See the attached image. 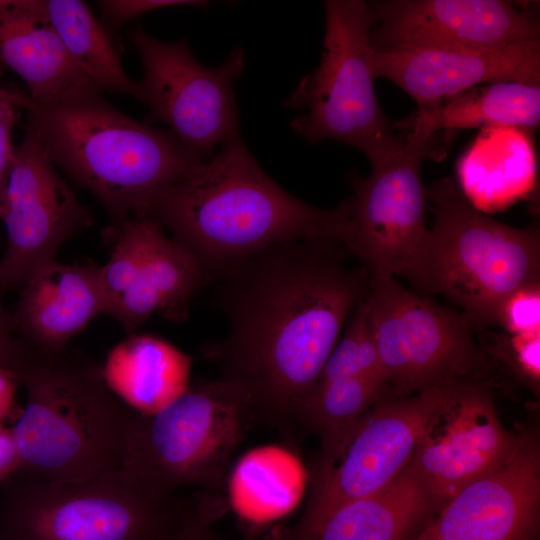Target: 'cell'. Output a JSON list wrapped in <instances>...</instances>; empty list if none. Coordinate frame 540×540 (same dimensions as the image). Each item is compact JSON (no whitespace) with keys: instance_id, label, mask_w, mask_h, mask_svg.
<instances>
[{"instance_id":"1","label":"cell","mask_w":540,"mask_h":540,"mask_svg":"<svg viewBox=\"0 0 540 540\" xmlns=\"http://www.w3.org/2000/svg\"><path fill=\"white\" fill-rule=\"evenodd\" d=\"M350 256L337 241H288L215 279L228 331L206 357L243 394L255 421L289 438L347 317L369 292L371 274L350 266Z\"/></svg>"},{"instance_id":"2","label":"cell","mask_w":540,"mask_h":540,"mask_svg":"<svg viewBox=\"0 0 540 540\" xmlns=\"http://www.w3.org/2000/svg\"><path fill=\"white\" fill-rule=\"evenodd\" d=\"M350 212L351 197L322 209L288 193L236 135L183 179L155 194L138 213L168 230L213 282L275 244L313 239L342 243Z\"/></svg>"},{"instance_id":"3","label":"cell","mask_w":540,"mask_h":540,"mask_svg":"<svg viewBox=\"0 0 540 540\" xmlns=\"http://www.w3.org/2000/svg\"><path fill=\"white\" fill-rule=\"evenodd\" d=\"M102 92L92 88L41 103L13 89V97L26 112L25 131L117 221L138 213L201 162L170 131L128 117Z\"/></svg>"},{"instance_id":"4","label":"cell","mask_w":540,"mask_h":540,"mask_svg":"<svg viewBox=\"0 0 540 540\" xmlns=\"http://www.w3.org/2000/svg\"><path fill=\"white\" fill-rule=\"evenodd\" d=\"M24 344L15 375L27 400L11 429L17 474L66 483L121 469L137 412L108 387L102 367L83 355Z\"/></svg>"},{"instance_id":"5","label":"cell","mask_w":540,"mask_h":540,"mask_svg":"<svg viewBox=\"0 0 540 540\" xmlns=\"http://www.w3.org/2000/svg\"><path fill=\"white\" fill-rule=\"evenodd\" d=\"M435 219L402 274L423 294H440L478 331L495 326L513 291L540 281V230L517 228L476 209L449 178L426 189Z\"/></svg>"},{"instance_id":"6","label":"cell","mask_w":540,"mask_h":540,"mask_svg":"<svg viewBox=\"0 0 540 540\" xmlns=\"http://www.w3.org/2000/svg\"><path fill=\"white\" fill-rule=\"evenodd\" d=\"M5 484L0 540H165L191 505L123 468L66 483L15 474Z\"/></svg>"},{"instance_id":"7","label":"cell","mask_w":540,"mask_h":540,"mask_svg":"<svg viewBox=\"0 0 540 540\" xmlns=\"http://www.w3.org/2000/svg\"><path fill=\"white\" fill-rule=\"evenodd\" d=\"M326 29L317 69L301 79L285 106L305 113L291 128L309 143L339 141L361 150L371 164L400 148L374 88L371 32L376 15L369 2H325Z\"/></svg>"},{"instance_id":"8","label":"cell","mask_w":540,"mask_h":540,"mask_svg":"<svg viewBox=\"0 0 540 540\" xmlns=\"http://www.w3.org/2000/svg\"><path fill=\"white\" fill-rule=\"evenodd\" d=\"M254 421L230 383H195L159 411L137 412L122 468L165 495L186 487L218 489Z\"/></svg>"},{"instance_id":"9","label":"cell","mask_w":540,"mask_h":540,"mask_svg":"<svg viewBox=\"0 0 540 540\" xmlns=\"http://www.w3.org/2000/svg\"><path fill=\"white\" fill-rule=\"evenodd\" d=\"M365 301L388 397L453 384L490 386L492 360L461 312L407 290L394 277H372Z\"/></svg>"},{"instance_id":"10","label":"cell","mask_w":540,"mask_h":540,"mask_svg":"<svg viewBox=\"0 0 540 540\" xmlns=\"http://www.w3.org/2000/svg\"><path fill=\"white\" fill-rule=\"evenodd\" d=\"M462 385L376 402L335 451L320 460L306 509L284 539L316 540L338 508L388 484L410 462L430 419Z\"/></svg>"},{"instance_id":"11","label":"cell","mask_w":540,"mask_h":540,"mask_svg":"<svg viewBox=\"0 0 540 540\" xmlns=\"http://www.w3.org/2000/svg\"><path fill=\"white\" fill-rule=\"evenodd\" d=\"M143 67L137 99L147 104L144 123H165L199 162L210 159L226 140L239 135L233 82L244 70V53L235 48L218 67H206L186 40L163 42L140 26L129 31Z\"/></svg>"},{"instance_id":"12","label":"cell","mask_w":540,"mask_h":540,"mask_svg":"<svg viewBox=\"0 0 540 540\" xmlns=\"http://www.w3.org/2000/svg\"><path fill=\"white\" fill-rule=\"evenodd\" d=\"M404 133V144L372 163L369 177L350 176L354 196L342 244L373 278L402 275L417 252L428 230L421 163L440 155V142L450 140L449 134Z\"/></svg>"},{"instance_id":"13","label":"cell","mask_w":540,"mask_h":540,"mask_svg":"<svg viewBox=\"0 0 540 540\" xmlns=\"http://www.w3.org/2000/svg\"><path fill=\"white\" fill-rule=\"evenodd\" d=\"M53 164L28 131L13 147L0 187V219L7 233L0 289H20L55 260L66 240L93 223Z\"/></svg>"},{"instance_id":"14","label":"cell","mask_w":540,"mask_h":540,"mask_svg":"<svg viewBox=\"0 0 540 540\" xmlns=\"http://www.w3.org/2000/svg\"><path fill=\"white\" fill-rule=\"evenodd\" d=\"M371 43L383 49L481 50L540 40L528 2L382 0L369 2Z\"/></svg>"},{"instance_id":"15","label":"cell","mask_w":540,"mask_h":540,"mask_svg":"<svg viewBox=\"0 0 540 540\" xmlns=\"http://www.w3.org/2000/svg\"><path fill=\"white\" fill-rule=\"evenodd\" d=\"M522 439L502 426L489 385L466 384L430 419L410 463L440 510L465 486L504 465Z\"/></svg>"},{"instance_id":"16","label":"cell","mask_w":540,"mask_h":540,"mask_svg":"<svg viewBox=\"0 0 540 540\" xmlns=\"http://www.w3.org/2000/svg\"><path fill=\"white\" fill-rule=\"evenodd\" d=\"M540 451L524 435L512 457L471 482L413 540H539Z\"/></svg>"},{"instance_id":"17","label":"cell","mask_w":540,"mask_h":540,"mask_svg":"<svg viewBox=\"0 0 540 540\" xmlns=\"http://www.w3.org/2000/svg\"><path fill=\"white\" fill-rule=\"evenodd\" d=\"M372 63L375 78L392 81L419 107H430L479 85H539L540 40L481 50L373 47Z\"/></svg>"},{"instance_id":"18","label":"cell","mask_w":540,"mask_h":540,"mask_svg":"<svg viewBox=\"0 0 540 540\" xmlns=\"http://www.w3.org/2000/svg\"><path fill=\"white\" fill-rule=\"evenodd\" d=\"M104 312L99 267L54 260L20 288L10 315L13 330L24 343L41 351L60 352Z\"/></svg>"},{"instance_id":"19","label":"cell","mask_w":540,"mask_h":540,"mask_svg":"<svg viewBox=\"0 0 540 540\" xmlns=\"http://www.w3.org/2000/svg\"><path fill=\"white\" fill-rule=\"evenodd\" d=\"M0 62L23 79L36 102L100 89L71 59L43 0H0Z\"/></svg>"},{"instance_id":"20","label":"cell","mask_w":540,"mask_h":540,"mask_svg":"<svg viewBox=\"0 0 540 540\" xmlns=\"http://www.w3.org/2000/svg\"><path fill=\"white\" fill-rule=\"evenodd\" d=\"M209 283L198 259L153 220L134 284L108 315L127 331L135 330L154 313L181 322L191 301Z\"/></svg>"},{"instance_id":"21","label":"cell","mask_w":540,"mask_h":540,"mask_svg":"<svg viewBox=\"0 0 540 540\" xmlns=\"http://www.w3.org/2000/svg\"><path fill=\"white\" fill-rule=\"evenodd\" d=\"M462 194L479 211L506 208L536 185L531 132L512 126L481 129L457 162Z\"/></svg>"},{"instance_id":"22","label":"cell","mask_w":540,"mask_h":540,"mask_svg":"<svg viewBox=\"0 0 540 540\" xmlns=\"http://www.w3.org/2000/svg\"><path fill=\"white\" fill-rule=\"evenodd\" d=\"M438 511L409 462L378 491L338 508L316 540H413Z\"/></svg>"},{"instance_id":"23","label":"cell","mask_w":540,"mask_h":540,"mask_svg":"<svg viewBox=\"0 0 540 540\" xmlns=\"http://www.w3.org/2000/svg\"><path fill=\"white\" fill-rule=\"evenodd\" d=\"M539 121V85L507 81L479 85L437 105L418 107L408 117L393 122V128L421 136L495 126L533 132Z\"/></svg>"},{"instance_id":"24","label":"cell","mask_w":540,"mask_h":540,"mask_svg":"<svg viewBox=\"0 0 540 540\" xmlns=\"http://www.w3.org/2000/svg\"><path fill=\"white\" fill-rule=\"evenodd\" d=\"M189 359L167 342L133 335L113 347L102 367L108 387L139 413H154L187 388Z\"/></svg>"},{"instance_id":"25","label":"cell","mask_w":540,"mask_h":540,"mask_svg":"<svg viewBox=\"0 0 540 540\" xmlns=\"http://www.w3.org/2000/svg\"><path fill=\"white\" fill-rule=\"evenodd\" d=\"M47 14L79 70L102 91L138 97L106 28L80 0L45 1Z\"/></svg>"},{"instance_id":"26","label":"cell","mask_w":540,"mask_h":540,"mask_svg":"<svg viewBox=\"0 0 540 540\" xmlns=\"http://www.w3.org/2000/svg\"><path fill=\"white\" fill-rule=\"evenodd\" d=\"M385 397L384 386L363 377L315 386L304 406L301 426L320 434L321 460L331 455L361 417Z\"/></svg>"},{"instance_id":"27","label":"cell","mask_w":540,"mask_h":540,"mask_svg":"<svg viewBox=\"0 0 540 540\" xmlns=\"http://www.w3.org/2000/svg\"><path fill=\"white\" fill-rule=\"evenodd\" d=\"M365 298L353 308L345 332L331 351L315 386L363 377L381 384L388 393Z\"/></svg>"},{"instance_id":"28","label":"cell","mask_w":540,"mask_h":540,"mask_svg":"<svg viewBox=\"0 0 540 540\" xmlns=\"http://www.w3.org/2000/svg\"><path fill=\"white\" fill-rule=\"evenodd\" d=\"M485 336L482 349L491 359L507 365L522 381L538 391L540 381V332L510 334L481 330Z\"/></svg>"},{"instance_id":"29","label":"cell","mask_w":540,"mask_h":540,"mask_svg":"<svg viewBox=\"0 0 540 540\" xmlns=\"http://www.w3.org/2000/svg\"><path fill=\"white\" fill-rule=\"evenodd\" d=\"M495 326L510 334L540 332V281L509 294L497 310Z\"/></svg>"},{"instance_id":"30","label":"cell","mask_w":540,"mask_h":540,"mask_svg":"<svg viewBox=\"0 0 540 540\" xmlns=\"http://www.w3.org/2000/svg\"><path fill=\"white\" fill-rule=\"evenodd\" d=\"M98 5L101 9L105 26L118 28L125 22L151 10L169 6L206 7L207 2L175 0H106L99 1Z\"/></svg>"},{"instance_id":"31","label":"cell","mask_w":540,"mask_h":540,"mask_svg":"<svg viewBox=\"0 0 540 540\" xmlns=\"http://www.w3.org/2000/svg\"><path fill=\"white\" fill-rule=\"evenodd\" d=\"M212 522L209 501L200 498L191 504L179 525L165 540H228L215 531Z\"/></svg>"},{"instance_id":"32","label":"cell","mask_w":540,"mask_h":540,"mask_svg":"<svg viewBox=\"0 0 540 540\" xmlns=\"http://www.w3.org/2000/svg\"><path fill=\"white\" fill-rule=\"evenodd\" d=\"M13 333L11 315L4 309L0 301V367L15 374L24 351V343Z\"/></svg>"},{"instance_id":"33","label":"cell","mask_w":540,"mask_h":540,"mask_svg":"<svg viewBox=\"0 0 540 540\" xmlns=\"http://www.w3.org/2000/svg\"><path fill=\"white\" fill-rule=\"evenodd\" d=\"M20 469V459L11 429L0 426V485L6 483Z\"/></svg>"},{"instance_id":"34","label":"cell","mask_w":540,"mask_h":540,"mask_svg":"<svg viewBox=\"0 0 540 540\" xmlns=\"http://www.w3.org/2000/svg\"><path fill=\"white\" fill-rule=\"evenodd\" d=\"M17 376L10 370L0 367V426L10 417L15 409Z\"/></svg>"},{"instance_id":"35","label":"cell","mask_w":540,"mask_h":540,"mask_svg":"<svg viewBox=\"0 0 540 540\" xmlns=\"http://www.w3.org/2000/svg\"><path fill=\"white\" fill-rule=\"evenodd\" d=\"M19 117L20 115L10 118L0 127V187L14 147L12 143V133Z\"/></svg>"},{"instance_id":"36","label":"cell","mask_w":540,"mask_h":540,"mask_svg":"<svg viewBox=\"0 0 540 540\" xmlns=\"http://www.w3.org/2000/svg\"><path fill=\"white\" fill-rule=\"evenodd\" d=\"M22 110L13 98V88L0 86V127L10 118L21 115Z\"/></svg>"}]
</instances>
